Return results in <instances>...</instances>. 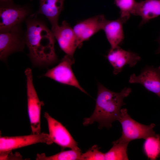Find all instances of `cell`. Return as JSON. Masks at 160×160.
I'll return each mask as SVG.
<instances>
[{"instance_id":"6da1fadb","label":"cell","mask_w":160,"mask_h":160,"mask_svg":"<svg viewBox=\"0 0 160 160\" xmlns=\"http://www.w3.org/2000/svg\"><path fill=\"white\" fill-rule=\"evenodd\" d=\"M25 45L33 65L39 67L52 65L57 61L54 48L55 38L44 22L30 15L26 20Z\"/></svg>"},{"instance_id":"7a4b0ae2","label":"cell","mask_w":160,"mask_h":160,"mask_svg":"<svg viewBox=\"0 0 160 160\" xmlns=\"http://www.w3.org/2000/svg\"><path fill=\"white\" fill-rule=\"evenodd\" d=\"M131 91V88L125 87L121 92H116L99 83L95 109L90 117L84 119L83 125L88 126L97 122L100 128L111 127L113 122L119 121L121 108L125 104L124 98Z\"/></svg>"},{"instance_id":"3957f363","label":"cell","mask_w":160,"mask_h":160,"mask_svg":"<svg viewBox=\"0 0 160 160\" xmlns=\"http://www.w3.org/2000/svg\"><path fill=\"white\" fill-rule=\"evenodd\" d=\"M119 121L122 128L121 136L116 140L119 142L129 143L135 139H145L156 133L153 130L155 124L146 125L137 122L129 115L126 108L121 109Z\"/></svg>"},{"instance_id":"277c9868","label":"cell","mask_w":160,"mask_h":160,"mask_svg":"<svg viewBox=\"0 0 160 160\" xmlns=\"http://www.w3.org/2000/svg\"><path fill=\"white\" fill-rule=\"evenodd\" d=\"M25 73L26 78L27 109L32 134L41 132V107L44 105L39 98L33 85L31 69L26 68Z\"/></svg>"},{"instance_id":"5b68a950","label":"cell","mask_w":160,"mask_h":160,"mask_svg":"<svg viewBox=\"0 0 160 160\" xmlns=\"http://www.w3.org/2000/svg\"><path fill=\"white\" fill-rule=\"evenodd\" d=\"M29 7L16 5L13 2L0 3V32L5 31L21 25L30 16Z\"/></svg>"},{"instance_id":"8992f818","label":"cell","mask_w":160,"mask_h":160,"mask_svg":"<svg viewBox=\"0 0 160 160\" xmlns=\"http://www.w3.org/2000/svg\"><path fill=\"white\" fill-rule=\"evenodd\" d=\"M21 25L0 32V59L1 61H6L12 54L23 51L25 44V32Z\"/></svg>"},{"instance_id":"52a82bcc","label":"cell","mask_w":160,"mask_h":160,"mask_svg":"<svg viewBox=\"0 0 160 160\" xmlns=\"http://www.w3.org/2000/svg\"><path fill=\"white\" fill-rule=\"evenodd\" d=\"M73 56L66 55L56 66L48 69L43 76L61 84L74 87L87 94L80 86L72 69L74 63Z\"/></svg>"},{"instance_id":"ba28073f","label":"cell","mask_w":160,"mask_h":160,"mask_svg":"<svg viewBox=\"0 0 160 160\" xmlns=\"http://www.w3.org/2000/svg\"><path fill=\"white\" fill-rule=\"evenodd\" d=\"M39 143L52 144L48 134H38L15 136H0V155L2 156L17 148Z\"/></svg>"},{"instance_id":"9c48e42d","label":"cell","mask_w":160,"mask_h":160,"mask_svg":"<svg viewBox=\"0 0 160 160\" xmlns=\"http://www.w3.org/2000/svg\"><path fill=\"white\" fill-rule=\"evenodd\" d=\"M47 120L50 138L55 143L63 148L79 149L77 142L68 130L60 122L52 118L47 112L44 113Z\"/></svg>"},{"instance_id":"30bf717a","label":"cell","mask_w":160,"mask_h":160,"mask_svg":"<svg viewBox=\"0 0 160 160\" xmlns=\"http://www.w3.org/2000/svg\"><path fill=\"white\" fill-rule=\"evenodd\" d=\"M51 31L62 50L67 55L73 56L76 48L81 45L73 28L64 20L60 25L52 28Z\"/></svg>"},{"instance_id":"8fae6325","label":"cell","mask_w":160,"mask_h":160,"mask_svg":"<svg viewBox=\"0 0 160 160\" xmlns=\"http://www.w3.org/2000/svg\"><path fill=\"white\" fill-rule=\"evenodd\" d=\"M130 83H139L148 91L155 93L160 98V66L157 68L146 66L140 73L131 75L129 79Z\"/></svg>"},{"instance_id":"7c38bea8","label":"cell","mask_w":160,"mask_h":160,"mask_svg":"<svg viewBox=\"0 0 160 160\" xmlns=\"http://www.w3.org/2000/svg\"><path fill=\"white\" fill-rule=\"evenodd\" d=\"M107 58L113 68V73L114 75L121 72L127 65L131 68L133 67L141 59L137 54L124 50L119 46L111 48Z\"/></svg>"},{"instance_id":"4fadbf2b","label":"cell","mask_w":160,"mask_h":160,"mask_svg":"<svg viewBox=\"0 0 160 160\" xmlns=\"http://www.w3.org/2000/svg\"><path fill=\"white\" fill-rule=\"evenodd\" d=\"M106 20L104 16L100 15L89 18L76 24L73 29L80 44L103 30Z\"/></svg>"},{"instance_id":"5bb4252c","label":"cell","mask_w":160,"mask_h":160,"mask_svg":"<svg viewBox=\"0 0 160 160\" xmlns=\"http://www.w3.org/2000/svg\"><path fill=\"white\" fill-rule=\"evenodd\" d=\"M39 7L37 12L31 14L44 15L50 23L52 28L58 25L59 16L63 9L65 0H39Z\"/></svg>"},{"instance_id":"9a60e30c","label":"cell","mask_w":160,"mask_h":160,"mask_svg":"<svg viewBox=\"0 0 160 160\" xmlns=\"http://www.w3.org/2000/svg\"><path fill=\"white\" fill-rule=\"evenodd\" d=\"M132 14L142 18L140 25L160 15V0H145L136 2Z\"/></svg>"},{"instance_id":"2e32d148","label":"cell","mask_w":160,"mask_h":160,"mask_svg":"<svg viewBox=\"0 0 160 160\" xmlns=\"http://www.w3.org/2000/svg\"><path fill=\"white\" fill-rule=\"evenodd\" d=\"M124 23L120 17L114 20H106L103 30L104 31L111 48L121 44L124 38L123 24Z\"/></svg>"},{"instance_id":"e0dca14e","label":"cell","mask_w":160,"mask_h":160,"mask_svg":"<svg viewBox=\"0 0 160 160\" xmlns=\"http://www.w3.org/2000/svg\"><path fill=\"white\" fill-rule=\"evenodd\" d=\"M143 150L148 159L155 160L160 156V135L155 134L145 139Z\"/></svg>"},{"instance_id":"ac0fdd59","label":"cell","mask_w":160,"mask_h":160,"mask_svg":"<svg viewBox=\"0 0 160 160\" xmlns=\"http://www.w3.org/2000/svg\"><path fill=\"white\" fill-rule=\"evenodd\" d=\"M82 153L80 149L63 151L55 155L46 156L44 153L37 154V160H81Z\"/></svg>"},{"instance_id":"d6986e66","label":"cell","mask_w":160,"mask_h":160,"mask_svg":"<svg viewBox=\"0 0 160 160\" xmlns=\"http://www.w3.org/2000/svg\"><path fill=\"white\" fill-rule=\"evenodd\" d=\"M113 146L105 153L106 160H128L127 147L129 143H121L116 140L113 142Z\"/></svg>"},{"instance_id":"ffe728a7","label":"cell","mask_w":160,"mask_h":160,"mask_svg":"<svg viewBox=\"0 0 160 160\" xmlns=\"http://www.w3.org/2000/svg\"><path fill=\"white\" fill-rule=\"evenodd\" d=\"M135 0H115L120 9L121 18L125 23L129 18L136 5Z\"/></svg>"},{"instance_id":"44dd1931","label":"cell","mask_w":160,"mask_h":160,"mask_svg":"<svg viewBox=\"0 0 160 160\" xmlns=\"http://www.w3.org/2000/svg\"><path fill=\"white\" fill-rule=\"evenodd\" d=\"M105 160V153L99 151L97 145H93L87 151L82 153L81 160Z\"/></svg>"},{"instance_id":"7402d4cb","label":"cell","mask_w":160,"mask_h":160,"mask_svg":"<svg viewBox=\"0 0 160 160\" xmlns=\"http://www.w3.org/2000/svg\"><path fill=\"white\" fill-rule=\"evenodd\" d=\"M13 2L12 0H0V3H7Z\"/></svg>"},{"instance_id":"603a6c76","label":"cell","mask_w":160,"mask_h":160,"mask_svg":"<svg viewBox=\"0 0 160 160\" xmlns=\"http://www.w3.org/2000/svg\"><path fill=\"white\" fill-rule=\"evenodd\" d=\"M158 41L159 42V48L157 49L156 51V53L157 54H160V36L159 37V39H158Z\"/></svg>"}]
</instances>
